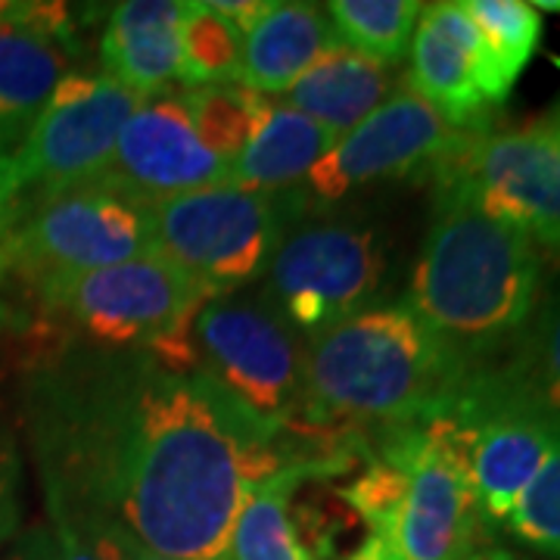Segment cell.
<instances>
[{
    "label": "cell",
    "mask_w": 560,
    "mask_h": 560,
    "mask_svg": "<svg viewBox=\"0 0 560 560\" xmlns=\"http://www.w3.org/2000/svg\"><path fill=\"white\" fill-rule=\"evenodd\" d=\"M113 521L175 560H228L249 489L283 460L271 430L200 377L150 368L113 433Z\"/></svg>",
    "instance_id": "obj_1"
},
{
    "label": "cell",
    "mask_w": 560,
    "mask_h": 560,
    "mask_svg": "<svg viewBox=\"0 0 560 560\" xmlns=\"http://www.w3.org/2000/svg\"><path fill=\"white\" fill-rule=\"evenodd\" d=\"M436 200L408 305L474 377L526 337L541 296V253L511 221L486 212L458 180L433 178Z\"/></svg>",
    "instance_id": "obj_2"
},
{
    "label": "cell",
    "mask_w": 560,
    "mask_h": 560,
    "mask_svg": "<svg viewBox=\"0 0 560 560\" xmlns=\"http://www.w3.org/2000/svg\"><path fill=\"white\" fill-rule=\"evenodd\" d=\"M470 381L408 302H374L305 340L302 420L423 427L445 418Z\"/></svg>",
    "instance_id": "obj_3"
},
{
    "label": "cell",
    "mask_w": 560,
    "mask_h": 560,
    "mask_svg": "<svg viewBox=\"0 0 560 560\" xmlns=\"http://www.w3.org/2000/svg\"><path fill=\"white\" fill-rule=\"evenodd\" d=\"M342 499L389 560H464L480 548L482 514L442 418L399 430Z\"/></svg>",
    "instance_id": "obj_4"
},
{
    "label": "cell",
    "mask_w": 560,
    "mask_h": 560,
    "mask_svg": "<svg viewBox=\"0 0 560 560\" xmlns=\"http://www.w3.org/2000/svg\"><path fill=\"white\" fill-rule=\"evenodd\" d=\"M302 352L305 340L268 302L228 293L153 349L160 368L200 377L271 433L302 418Z\"/></svg>",
    "instance_id": "obj_5"
},
{
    "label": "cell",
    "mask_w": 560,
    "mask_h": 560,
    "mask_svg": "<svg viewBox=\"0 0 560 560\" xmlns=\"http://www.w3.org/2000/svg\"><path fill=\"white\" fill-rule=\"evenodd\" d=\"M386 268L377 228L340 219L305 221L275 246L261 275V300L308 340L374 305Z\"/></svg>",
    "instance_id": "obj_6"
},
{
    "label": "cell",
    "mask_w": 560,
    "mask_h": 560,
    "mask_svg": "<svg viewBox=\"0 0 560 560\" xmlns=\"http://www.w3.org/2000/svg\"><path fill=\"white\" fill-rule=\"evenodd\" d=\"M482 521L504 523L560 442V415L482 371L442 418Z\"/></svg>",
    "instance_id": "obj_7"
},
{
    "label": "cell",
    "mask_w": 560,
    "mask_h": 560,
    "mask_svg": "<svg viewBox=\"0 0 560 560\" xmlns=\"http://www.w3.org/2000/svg\"><path fill=\"white\" fill-rule=\"evenodd\" d=\"M38 290L54 312L79 324L94 340L147 346L150 352L172 340L202 302L219 296L160 253L44 278Z\"/></svg>",
    "instance_id": "obj_8"
},
{
    "label": "cell",
    "mask_w": 560,
    "mask_h": 560,
    "mask_svg": "<svg viewBox=\"0 0 560 560\" xmlns=\"http://www.w3.org/2000/svg\"><path fill=\"white\" fill-rule=\"evenodd\" d=\"M153 246L162 259L224 296L265 275L280 243L275 197L215 184L147 209Z\"/></svg>",
    "instance_id": "obj_9"
},
{
    "label": "cell",
    "mask_w": 560,
    "mask_h": 560,
    "mask_svg": "<svg viewBox=\"0 0 560 560\" xmlns=\"http://www.w3.org/2000/svg\"><path fill=\"white\" fill-rule=\"evenodd\" d=\"M474 131H460L436 106L399 84L386 101L361 119L302 180V197L340 202L371 184L399 178H436Z\"/></svg>",
    "instance_id": "obj_10"
},
{
    "label": "cell",
    "mask_w": 560,
    "mask_h": 560,
    "mask_svg": "<svg viewBox=\"0 0 560 560\" xmlns=\"http://www.w3.org/2000/svg\"><path fill=\"white\" fill-rule=\"evenodd\" d=\"M156 253L143 206L101 187H79L40 200L0 241V268H20L35 283L94 271Z\"/></svg>",
    "instance_id": "obj_11"
},
{
    "label": "cell",
    "mask_w": 560,
    "mask_h": 560,
    "mask_svg": "<svg viewBox=\"0 0 560 560\" xmlns=\"http://www.w3.org/2000/svg\"><path fill=\"white\" fill-rule=\"evenodd\" d=\"M140 103L138 94L109 75L66 72L13 150L25 190L35 187L47 200L91 187L116 150L121 125Z\"/></svg>",
    "instance_id": "obj_12"
},
{
    "label": "cell",
    "mask_w": 560,
    "mask_h": 560,
    "mask_svg": "<svg viewBox=\"0 0 560 560\" xmlns=\"http://www.w3.org/2000/svg\"><path fill=\"white\" fill-rule=\"evenodd\" d=\"M436 178L458 180L486 212L511 221L536 246L560 253V128H482L467 135Z\"/></svg>",
    "instance_id": "obj_13"
},
{
    "label": "cell",
    "mask_w": 560,
    "mask_h": 560,
    "mask_svg": "<svg viewBox=\"0 0 560 560\" xmlns=\"http://www.w3.org/2000/svg\"><path fill=\"white\" fill-rule=\"evenodd\" d=\"M215 184H231V165L202 143L184 101L162 94L140 103L121 125L116 150L91 187L150 209Z\"/></svg>",
    "instance_id": "obj_14"
},
{
    "label": "cell",
    "mask_w": 560,
    "mask_h": 560,
    "mask_svg": "<svg viewBox=\"0 0 560 560\" xmlns=\"http://www.w3.org/2000/svg\"><path fill=\"white\" fill-rule=\"evenodd\" d=\"M405 84L460 131H482L489 113L511 94L464 0L423 3Z\"/></svg>",
    "instance_id": "obj_15"
},
{
    "label": "cell",
    "mask_w": 560,
    "mask_h": 560,
    "mask_svg": "<svg viewBox=\"0 0 560 560\" xmlns=\"http://www.w3.org/2000/svg\"><path fill=\"white\" fill-rule=\"evenodd\" d=\"M178 0H125L113 10L101 40L103 75L140 101L162 97L180 72Z\"/></svg>",
    "instance_id": "obj_16"
},
{
    "label": "cell",
    "mask_w": 560,
    "mask_h": 560,
    "mask_svg": "<svg viewBox=\"0 0 560 560\" xmlns=\"http://www.w3.org/2000/svg\"><path fill=\"white\" fill-rule=\"evenodd\" d=\"M337 44L327 10L318 3L271 0L243 35L241 84L259 97H283L302 72Z\"/></svg>",
    "instance_id": "obj_17"
},
{
    "label": "cell",
    "mask_w": 560,
    "mask_h": 560,
    "mask_svg": "<svg viewBox=\"0 0 560 560\" xmlns=\"http://www.w3.org/2000/svg\"><path fill=\"white\" fill-rule=\"evenodd\" d=\"M399 84L396 66H383L337 40L302 72L280 103L340 138L368 119Z\"/></svg>",
    "instance_id": "obj_18"
},
{
    "label": "cell",
    "mask_w": 560,
    "mask_h": 560,
    "mask_svg": "<svg viewBox=\"0 0 560 560\" xmlns=\"http://www.w3.org/2000/svg\"><path fill=\"white\" fill-rule=\"evenodd\" d=\"M62 75L60 40L32 28V3H20L13 20L0 22V150L13 135L25 138Z\"/></svg>",
    "instance_id": "obj_19"
},
{
    "label": "cell",
    "mask_w": 560,
    "mask_h": 560,
    "mask_svg": "<svg viewBox=\"0 0 560 560\" xmlns=\"http://www.w3.org/2000/svg\"><path fill=\"white\" fill-rule=\"evenodd\" d=\"M334 140L337 138L327 128L302 116L300 109L271 101L259 131L231 165V184L278 197L308 178V172L334 147Z\"/></svg>",
    "instance_id": "obj_20"
},
{
    "label": "cell",
    "mask_w": 560,
    "mask_h": 560,
    "mask_svg": "<svg viewBox=\"0 0 560 560\" xmlns=\"http://www.w3.org/2000/svg\"><path fill=\"white\" fill-rule=\"evenodd\" d=\"M320 460H283L243 501L228 541V560H315L293 521V495L318 474Z\"/></svg>",
    "instance_id": "obj_21"
},
{
    "label": "cell",
    "mask_w": 560,
    "mask_h": 560,
    "mask_svg": "<svg viewBox=\"0 0 560 560\" xmlns=\"http://www.w3.org/2000/svg\"><path fill=\"white\" fill-rule=\"evenodd\" d=\"M340 44L383 66L408 57L423 3L418 0H334L324 7Z\"/></svg>",
    "instance_id": "obj_22"
},
{
    "label": "cell",
    "mask_w": 560,
    "mask_h": 560,
    "mask_svg": "<svg viewBox=\"0 0 560 560\" xmlns=\"http://www.w3.org/2000/svg\"><path fill=\"white\" fill-rule=\"evenodd\" d=\"M180 101L187 106V116L202 143L228 165H234V160L246 150V143L259 131L271 103L256 91L243 88L241 81L194 88Z\"/></svg>",
    "instance_id": "obj_23"
},
{
    "label": "cell",
    "mask_w": 560,
    "mask_h": 560,
    "mask_svg": "<svg viewBox=\"0 0 560 560\" xmlns=\"http://www.w3.org/2000/svg\"><path fill=\"white\" fill-rule=\"evenodd\" d=\"M495 374L521 396L560 415V278L539 296L517 355Z\"/></svg>",
    "instance_id": "obj_24"
},
{
    "label": "cell",
    "mask_w": 560,
    "mask_h": 560,
    "mask_svg": "<svg viewBox=\"0 0 560 560\" xmlns=\"http://www.w3.org/2000/svg\"><path fill=\"white\" fill-rule=\"evenodd\" d=\"M243 35L209 10V3H184L180 16L178 81L194 88L241 81Z\"/></svg>",
    "instance_id": "obj_25"
},
{
    "label": "cell",
    "mask_w": 560,
    "mask_h": 560,
    "mask_svg": "<svg viewBox=\"0 0 560 560\" xmlns=\"http://www.w3.org/2000/svg\"><path fill=\"white\" fill-rule=\"evenodd\" d=\"M464 10L489 44L501 81L514 91L526 62L539 50L541 13L526 0H464Z\"/></svg>",
    "instance_id": "obj_26"
},
{
    "label": "cell",
    "mask_w": 560,
    "mask_h": 560,
    "mask_svg": "<svg viewBox=\"0 0 560 560\" xmlns=\"http://www.w3.org/2000/svg\"><path fill=\"white\" fill-rule=\"evenodd\" d=\"M504 523L523 545L560 558V442Z\"/></svg>",
    "instance_id": "obj_27"
},
{
    "label": "cell",
    "mask_w": 560,
    "mask_h": 560,
    "mask_svg": "<svg viewBox=\"0 0 560 560\" xmlns=\"http://www.w3.org/2000/svg\"><path fill=\"white\" fill-rule=\"evenodd\" d=\"M50 508H54V539L60 548V560H116L103 533L101 514H75L57 495H50Z\"/></svg>",
    "instance_id": "obj_28"
},
{
    "label": "cell",
    "mask_w": 560,
    "mask_h": 560,
    "mask_svg": "<svg viewBox=\"0 0 560 560\" xmlns=\"http://www.w3.org/2000/svg\"><path fill=\"white\" fill-rule=\"evenodd\" d=\"M22 464L7 433H0V548L16 539L22 521Z\"/></svg>",
    "instance_id": "obj_29"
},
{
    "label": "cell",
    "mask_w": 560,
    "mask_h": 560,
    "mask_svg": "<svg viewBox=\"0 0 560 560\" xmlns=\"http://www.w3.org/2000/svg\"><path fill=\"white\" fill-rule=\"evenodd\" d=\"M22 194H25V184L13 162V153L0 150V241L22 219Z\"/></svg>",
    "instance_id": "obj_30"
},
{
    "label": "cell",
    "mask_w": 560,
    "mask_h": 560,
    "mask_svg": "<svg viewBox=\"0 0 560 560\" xmlns=\"http://www.w3.org/2000/svg\"><path fill=\"white\" fill-rule=\"evenodd\" d=\"M0 560H60V548L54 539V529L47 526H32L7 545Z\"/></svg>",
    "instance_id": "obj_31"
},
{
    "label": "cell",
    "mask_w": 560,
    "mask_h": 560,
    "mask_svg": "<svg viewBox=\"0 0 560 560\" xmlns=\"http://www.w3.org/2000/svg\"><path fill=\"white\" fill-rule=\"evenodd\" d=\"M103 521V533H106V539H109V548H113V555L116 560H175V558H165V555H156V551H150L147 545H140L121 523H116L109 514H101Z\"/></svg>",
    "instance_id": "obj_32"
},
{
    "label": "cell",
    "mask_w": 560,
    "mask_h": 560,
    "mask_svg": "<svg viewBox=\"0 0 560 560\" xmlns=\"http://www.w3.org/2000/svg\"><path fill=\"white\" fill-rule=\"evenodd\" d=\"M268 3L271 0H209V10L219 13L228 25H234L241 35H246L261 20V13L268 10Z\"/></svg>",
    "instance_id": "obj_33"
},
{
    "label": "cell",
    "mask_w": 560,
    "mask_h": 560,
    "mask_svg": "<svg viewBox=\"0 0 560 560\" xmlns=\"http://www.w3.org/2000/svg\"><path fill=\"white\" fill-rule=\"evenodd\" d=\"M349 560H389V555L383 551V545L374 536H368V539L361 541L359 548H355V555Z\"/></svg>",
    "instance_id": "obj_34"
},
{
    "label": "cell",
    "mask_w": 560,
    "mask_h": 560,
    "mask_svg": "<svg viewBox=\"0 0 560 560\" xmlns=\"http://www.w3.org/2000/svg\"><path fill=\"white\" fill-rule=\"evenodd\" d=\"M464 560H523L517 555H511V551H504V548H477V551H470Z\"/></svg>",
    "instance_id": "obj_35"
},
{
    "label": "cell",
    "mask_w": 560,
    "mask_h": 560,
    "mask_svg": "<svg viewBox=\"0 0 560 560\" xmlns=\"http://www.w3.org/2000/svg\"><path fill=\"white\" fill-rule=\"evenodd\" d=\"M539 13H560V0H539V3H533Z\"/></svg>",
    "instance_id": "obj_36"
},
{
    "label": "cell",
    "mask_w": 560,
    "mask_h": 560,
    "mask_svg": "<svg viewBox=\"0 0 560 560\" xmlns=\"http://www.w3.org/2000/svg\"><path fill=\"white\" fill-rule=\"evenodd\" d=\"M551 62H555V66H558V69H560V57H551ZM551 121H555V125H558V128H560V113Z\"/></svg>",
    "instance_id": "obj_37"
}]
</instances>
